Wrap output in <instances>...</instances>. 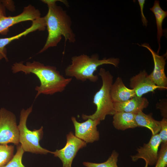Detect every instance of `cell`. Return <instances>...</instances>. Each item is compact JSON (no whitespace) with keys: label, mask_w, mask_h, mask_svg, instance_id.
Here are the masks:
<instances>
[{"label":"cell","mask_w":167,"mask_h":167,"mask_svg":"<svg viewBox=\"0 0 167 167\" xmlns=\"http://www.w3.org/2000/svg\"><path fill=\"white\" fill-rule=\"evenodd\" d=\"M110 95L113 103L124 102L136 96L134 90L126 87L120 77L112 84Z\"/></svg>","instance_id":"cell-15"},{"label":"cell","mask_w":167,"mask_h":167,"mask_svg":"<svg viewBox=\"0 0 167 167\" xmlns=\"http://www.w3.org/2000/svg\"><path fill=\"white\" fill-rule=\"evenodd\" d=\"M138 45L147 49L151 53L154 63V69L149 74L151 78L158 87V89L165 90L167 88V78L165 72L166 63L167 53L162 55H160L155 52L148 43H145Z\"/></svg>","instance_id":"cell-9"},{"label":"cell","mask_w":167,"mask_h":167,"mask_svg":"<svg viewBox=\"0 0 167 167\" xmlns=\"http://www.w3.org/2000/svg\"><path fill=\"white\" fill-rule=\"evenodd\" d=\"M130 86L139 97L150 92H154L159 88L154 83L145 70L140 71L130 79Z\"/></svg>","instance_id":"cell-12"},{"label":"cell","mask_w":167,"mask_h":167,"mask_svg":"<svg viewBox=\"0 0 167 167\" xmlns=\"http://www.w3.org/2000/svg\"><path fill=\"white\" fill-rule=\"evenodd\" d=\"M14 146L0 145V167L5 166L13 156Z\"/></svg>","instance_id":"cell-20"},{"label":"cell","mask_w":167,"mask_h":167,"mask_svg":"<svg viewBox=\"0 0 167 167\" xmlns=\"http://www.w3.org/2000/svg\"><path fill=\"white\" fill-rule=\"evenodd\" d=\"M119 153L116 151H113L111 156L105 162L95 163L84 162L83 165L86 167H118L117 165Z\"/></svg>","instance_id":"cell-19"},{"label":"cell","mask_w":167,"mask_h":167,"mask_svg":"<svg viewBox=\"0 0 167 167\" xmlns=\"http://www.w3.org/2000/svg\"><path fill=\"white\" fill-rule=\"evenodd\" d=\"M75 129V135L87 143H92L99 139V133L97 126L101 121L88 118L82 122H78L74 117L71 118Z\"/></svg>","instance_id":"cell-10"},{"label":"cell","mask_w":167,"mask_h":167,"mask_svg":"<svg viewBox=\"0 0 167 167\" xmlns=\"http://www.w3.org/2000/svg\"><path fill=\"white\" fill-rule=\"evenodd\" d=\"M4 57L3 56L0 54V61Z\"/></svg>","instance_id":"cell-28"},{"label":"cell","mask_w":167,"mask_h":167,"mask_svg":"<svg viewBox=\"0 0 167 167\" xmlns=\"http://www.w3.org/2000/svg\"><path fill=\"white\" fill-rule=\"evenodd\" d=\"M149 101L144 97L136 96L126 101L113 103L116 112H123L136 114L148 107Z\"/></svg>","instance_id":"cell-14"},{"label":"cell","mask_w":167,"mask_h":167,"mask_svg":"<svg viewBox=\"0 0 167 167\" xmlns=\"http://www.w3.org/2000/svg\"><path fill=\"white\" fill-rule=\"evenodd\" d=\"M71 64L65 70L66 75L74 77L78 80L84 82L87 80L95 82L98 79V75L94 74L97 67L104 64H111L117 67L120 62L118 58H104L100 59L99 56L95 54L90 57L83 54L73 56Z\"/></svg>","instance_id":"cell-3"},{"label":"cell","mask_w":167,"mask_h":167,"mask_svg":"<svg viewBox=\"0 0 167 167\" xmlns=\"http://www.w3.org/2000/svg\"><path fill=\"white\" fill-rule=\"evenodd\" d=\"M32 111V106L26 110L23 109L21 111L20 122L18 126L19 132V142L24 151L32 153L46 154L52 152L41 147L39 141L43 135V127L39 129L29 130L26 126L28 117Z\"/></svg>","instance_id":"cell-5"},{"label":"cell","mask_w":167,"mask_h":167,"mask_svg":"<svg viewBox=\"0 0 167 167\" xmlns=\"http://www.w3.org/2000/svg\"><path fill=\"white\" fill-rule=\"evenodd\" d=\"M135 114L131 113L116 112L113 115V126L116 129L122 131L138 127L135 120Z\"/></svg>","instance_id":"cell-16"},{"label":"cell","mask_w":167,"mask_h":167,"mask_svg":"<svg viewBox=\"0 0 167 167\" xmlns=\"http://www.w3.org/2000/svg\"><path fill=\"white\" fill-rule=\"evenodd\" d=\"M31 26L25 30L16 35L6 38H0V54L3 57L6 61H8L6 56L5 46L12 41L19 39L29 33L38 30L44 31L46 28V22L44 17H41L33 21Z\"/></svg>","instance_id":"cell-13"},{"label":"cell","mask_w":167,"mask_h":167,"mask_svg":"<svg viewBox=\"0 0 167 167\" xmlns=\"http://www.w3.org/2000/svg\"><path fill=\"white\" fill-rule=\"evenodd\" d=\"M167 102L166 99H163L156 105V108L160 109L163 118H167Z\"/></svg>","instance_id":"cell-24"},{"label":"cell","mask_w":167,"mask_h":167,"mask_svg":"<svg viewBox=\"0 0 167 167\" xmlns=\"http://www.w3.org/2000/svg\"><path fill=\"white\" fill-rule=\"evenodd\" d=\"M6 16L5 7L0 0V19Z\"/></svg>","instance_id":"cell-27"},{"label":"cell","mask_w":167,"mask_h":167,"mask_svg":"<svg viewBox=\"0 0 167 167\" xmlns=\"http://www.w3.org/2000/svg\"><path fill=\"white\" fill-rule=\"evenodd\" d=\"M161 141L158 134L152 135L149 142L144 143L137 149V153L131 156L132 161L136 162L142 159L145 161L144 167H148L155 165L158 158V149Z\"/></svg>","instance_id":"cell-8"},{"label":"cell","mask_w":167,"mask_h":167,"mask_svg":"<svg viewBox=\"0 0 167 167\" xmlns=\"http://www.w3.org/2000/svg\"><path fill=\"white\" fill-rule=\"evenodd\" d=\"M161 148L158 152V160L155 167H167V143H161Z\"/></svg>","instance_id":"cell-22"},{"label":"cell","mask_w":167,"mask_h":167,"mask_svg":"<svg viewBox=\"0 0 167 167\" xmlns=\"http://www.w3.org/2000/svg\"><path fill=\"white\" fill-rule=\"evenodd\" d=\"M65 146L60 150L52 152L55 157H58L62 163V167H72L73 161L79 150L87 146V143L76 137L72 131L66 136Z\"/></svg>","instance_id":"cell-7"},{"label":"cell","mask_w":167,"mask_h":167,"mask_svg":"<svg viewBox=\"0 0 167 167\" xmlns=\"http://www.w3.org/2000/svg\"><path fill=\"white\" fill-rule=\"evenodd\" d=\"M41 17L39 10L32 5L24 7L20 14L13 16H4L0 19V33L5 35L7 33L9 28L20 22L28 20L33 21Z\"/></svg>","instance_id":"cell-11"},{"label":"cell","mask_w":167,"mask_h":167,"mask_svg":"<svg viewBox=\"0 0 167 167\" xmlns=\"http://www.w3.org/2000/svg\"><path fill=\"white\" fill-rule=\"evenodd\" d=\"M5 8L11 11H14L15 5L13 1L12 0H0Z\"/></svg>","instance_id":"cell-26"},{"label":"cell","mask_w":167,"mask_h":167,"mask_svg":"<svg viewBox=\"0 0 167 167\" xmlns=\"http://www.w3.org/2000/svg\"><path fill=\"white\" fill-rule=\"evenodd\" d=\"M138 1L140 8L141 20L143 26L146 27L148 25V21L143 13V8L145 0H138Z\"/></svg>","instance_id":"cell-25"},{"label":"cell","mask_w":167,"mask_h":167,"mask_svg":"<svg viewBox=\"0 0 167 167\" xmlns=\"http://www.w3.org/2000/svg\"><path fill=\"white\" fill-rule=\"evenodd\" d=\"M17 148L15 154L3 167H25L22 161V156L24 151L21 145H17Z\"/></svg>","instance_id":"cell-21"},{"label":"cell","mask_w":167,"mask_h":167,"mask_svg":"<svg viewBox=\"0 0 167 167\" xmlns=\"http://www.w3.org/2000/svg\"><path fill=\"white\" fill-rule=\"evenodd\" d=\"M99 75L102 80V85L94 95L93 103L96 106L95 112L91 115L83 114L82 118L84 120L88 118L105 120L107 115H113L116 112L110 95V88L113 83V75L110 72L103 68H100Z\"/></svg>","instance_id":"cell-4"},{"label":"cell","mask_w":167,"mask_h":167,"mask_svg":"<svg viewBox=\"0 0 167 167\" xmlns=\"http://www.w3.org/2000/svg\"><path fill=\"white\" fill-rule=\"evenodd\" d=\"M161 122V129L158 134L161 143H167V118H163Z\"/></svg>","instance_id":"cell-23"},{"label":"cell","mask_w":167,"mask_h":167,"mask_svg":"<svg viewBox=\"0 0 167 167\" xmlns=\"http://www.w3.org/2000/svg\"><path fill=\"white\" fill-rule=\"evenodd\" d=\"M135 118L138 126L145 127L151 132L152 135L158 134L161 129V122L155 120L152 113L146 114L140 111L135 114Z\"/></svg>","instance_id":"cell-17"},{"label":"cell","mask_w":167,"mask_h":167,"mask_svg":"<svg viewBox=\"0 0 167 167\" xmlns=\"http://www.w3.org/2000/svg\"><path fill=\"white\" fill-rule=\"evenodd\" d=\"M150 10L153 13L156 18L157 29V37L158 44V48L157 53L159 54L161 48L160 45L161 39L164 36V30L162 28L163 20L167 16V11H164L161 7L159 1L155 0L153 6Z\"/></svg>","instance_id":"cell-18"},{"label":"cell","mask_w":167,"mask_h":167,"mask_svg":"<svg viewBox=\"0 0 167 167\" xmlns=\"http://www.w3.org/2000/svg\"><path fill=\"white\" fill-rule=\"evenodd\" d=\"M11 70L14 73L22 71L25 74H33L37 77L41 85L35 88L37 91L36 98L41 94L53 95L62 92L72 80L71 78H65L61 75L55 66H45L36 61L27 62L26 65L22 62H16L12 66Z\"/></svg>","instance_id":"cell-1"},{"label":"cell","mask_w":167,"mask_h":167,"mask_svg":"<svg viewBox=\"0 0 167 167\" xmlns=\"http://www.w3.org/2000/svg\"><path fill=\"white\" fill-rule=\"evenodd\" d=\"M19 132L14 114L4 108L0 110V144L18 145Z\"/></svg>","instance_id":"cell-6"},{"label":"cell","mask_w":167,"mask_h":167,"mask_svg":"<svg viewBox=\"0 0 167 167\" xmlns=\"http://www.w3.org/2000/svg\"><path fill=\"white\" fill-rule=\"evenodd\" d=\"M58 1H41L48 7V12L44 16L48 35L46 42L39 53L57 46L62 36L65 38V44L67 41L71 43L76 41L75 34L71 28V19L66 11L57 5Z\"/></svg>","instance_id":"cell-2"}]
</instances>
